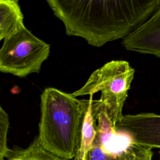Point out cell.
Returning a JSON list of instances; mask_svg holds the SVG:
<instances>
[{
  "mask_svg": "<svg viewBox=\"0 0 160 160\" xmlns=\"http://www.w3.org/2000/svg\"><path fill=\"white\" fill-rule=\"evenodd\" d=\"M88 104L89 99H78L58 89L46 88L41 96L38 136L41 146L62 159H74Z\"/></svg>",
  "mask_w": 160,
  "mask_h": 160,
  "instance_id": "obj_2",
  "label": "cell"
},
{
  "mask_svg": "<svg viewBox=\"0 0 160 160\" xmlns=\"http://www.w3.org/2000/svg\"><path fill=\"white\" fill-rule=\"evenodd\" d=\"M50 52V45L25 26L4 39L0 48V72L24 78L38 73Z\"/></svg>",
  "mask_w": 160,
  "mask_h": 160,
  "instance_id": "obj_4",
  "label": "cell"
},
{
  "mask_svg": "<svg viewBox=\"0 0 160 160\" xmlns=\"http://www.w3.org/2000/svg\"><path fill=\"white\" fill-rule=\"evenodd\" d=\"M9 125L8 115L0 106V160H4L9 151L7 146Z\"/></svg>",
  "mask_w": 160,
  "mask_h": 160,
  "instance_id": "obj_11",
  "label": "cell"
},
{
  "mask_svg": "<svg viewBox=\"0 0 160 160\" xmlns=\"http://www.w3.org/2000/svg\"><path fill=\"white\" fill-rule=\"evenodd\" d=\"M85 160H122V152L118 154L107 152L94 142L93 146L88 151Z\"/></svg>",
  "mask_w": 160,
  "mask_h": 160,
  "instance_id": "obj_12",
  "label": "cell"
},
{
  "mask_svg": "<svg viewBox=\"0 0 160 160\" xmlns=\"http://www.w3.org/2000/svg\"><path fill=\"white\" fill-rule=\"evenodd\" d=\"M135 70L126 61L113 60L95 70L86 83L71 94L76 98L101 91L99 101L115 125L122 117V108Z\"/></svg>",
  "mask_w": 160,
  "mask_h": 160,
  "instance_id": "obj_3",
  "label": "cell"
},
{
  "mask_svg": "<svg viewBox=\"0 0 160 160\" xmlns=\"http://www.w3.org/2000/svg\"><path fill=\"white\" fill-rule=\"evenodd\" d=\"M122 44L128 51L160 58V6L149 19L123 39Z\"/></svg>",
  "mask_w": 160,
  "mask_h": 160,
  "instance_id": "obj_6",
  "label": "cell"
},
{
  "mask_svg": "<svg viewBox=\"0 0 160 160\" xmlns=\"http://www.w3.org/2000/svg\"><path fill=\"white\" fill-rule=\"evenodd\" d=\"M151 149L140 146L132 141L122 151V160H152Z\"/></svg>",
  "mask_w": 160,
  "mask_h": 160,
  "instance_id": "obj_10",
  "label": "cell"
},
{
  "mask_svg": "<svg viewBox=\"0 0 160 160\" xmlns=\"http://www.w3.org/2000/svg\"><path fill=\"white\" fill-rule=\"evenodd\" d=\"M46 2L63 23L67 35L82 38L94 47L124 39L160 6V0H47Z\"/></svg>",
  "mask_w": 160,
  "mask_h": 160,
  "instance_id": "obj_1",
  "label": "cell"
},
{
  "mask_svg": "<svg viewBox=\"0 0 160 160\" xmlns=\"http://www.w3.org/2000/svg\"><path fill=\"white\" fill-rule=\"evenodd\" d=\"M93 95H90L89 104L86 112L81 132L79 146L74 160H85L86 155L92 147L96 135V121L92 112Z\"/></svg>",
  "mask_w": 160,
  "mask_h": 160,
  "instance_id": "obj_8",
  "label": "cell"
},
{
  "mask_svg": "<svg viewBox=\"0 0 160 160\" xmlns=\"http://www.w3.org/2000/svg\"><path fill=\"white\" fill-rule=\"evenodd\" d=\"M4 160H66L62 159L46 149L39 142L36 137L32 143L26 149L9 150Z\"/></svg>",
  "mask_w": 160,
  "mask_h": 160,
  "instance_id": "obj_9",
  "label": "cell"
},
{
  "mask_svg": "<svg viewBox=\"0 0 160 160\" xmlns=\"http://www.w3.org/2000/svg\"><path fill=\"white\" fill-rule=\"evenodd\" d=\"M115 127L140 146L160 149V114L144 112L123 115Z\"/></svg>",
  "mask_w": 160,
  "mask_h": 160,
  "instance_id": "obj_5",
  "label": "cell"
},
{
  "mask_svg": "<svg viewBox=\"0 0 160 160\" xmlns=\"http://www.w3.org/2000/svg\"><path fill=\"white\" fill-rule=\"evenodd\" d=\"M25 26L18 1L0 0V41Z\"/></svg>",
  "mask_w": 160,
  "mask_h": 160,
  "instance_id": "obj_7",
  "label": "cell"
}]
</instances>
